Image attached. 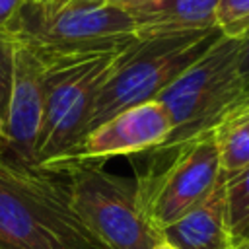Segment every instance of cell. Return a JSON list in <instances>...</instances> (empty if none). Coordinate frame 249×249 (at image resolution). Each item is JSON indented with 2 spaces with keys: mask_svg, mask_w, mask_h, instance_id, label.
<instances>
[{
  "mask_svg": "<svg viewBox=\"0 0 249 249\" xmlns=\"http://www.w3.org/2000/svg\"><path fill=\"white\" fill-rule=\"evenodd\" d=\"M0 249H105L72 210L66 179L0 152Z\"/></svg>",
  "mask_w": 249,
  "mask_h": 249,
  "instance_id": "1",
  "label": "cell"
},
{
  "mask_svg": "<svg viewBox=\"0 0 249 249\" xmlns=\"http://www.w3.org/2000/svg\"><path fill=\"white\" fill-rule=\"evenodd\" d=\"M134 163L136 202L161 233L198 206L224 179L214 130L177 144H160Z\"/></svg>",
  "mask_w": 249,
  "mask_h": 249,
  "instance_id": "2",
  "label": "cell"
},
{
  "mask_svg": "<svg viewBox=\"0 0 249 249\" xmlns=\"http://www.w3.org/2000/svg\"><path fill=\"white\" fill-rule=\"evenodd\" d=\"M220 37V29L214 27L138 39L121 53L117 66L93 103L86 132L128 107L154 101Z\"/></svg>",
  "mask_w": 249,
  "mask_h": 249,
  "instance_id": "3",
  "label": "cell"
},
{
  "mask_svg": "<svg viewBox=\"0 0 249 249\" xmlns=\"http://www.w3.org/2000/svg\"><path fill=\"white\" fill-rule=\"evenodd\" d=\"M43 58H86L126 51L138 41L132 16L111 2L70 0L35 14L25 6L8 25Z\"/></svg>",
  "mask_w": 249,
  "mask_h": 249,
  "instance_id": "4",
  "label": "cell"
},
{
  "mask_svg": "<svg viewBox=\"0 0 249 249\" xmlns=\"http://www.w3.org/2000/svg\"><path fill=\"white\" fill-rule=\"evenodd\" d=\"M245 93L239 39L222 35L156 97L171 121V134L163 144L185 142L212 130Z\"/></svg>",
  "mask_w": 249,
  "mask_h": 249,
  "instance_id": "5",
  "label": "cell"
},
{
  "mask_svg": "<svg viewBox=\"0 0 249 249\" xmlns=\"http://www.w3.org/2000/svg\"><path fill=\"white\" fill-rule=\"evenodd\" d=\"M121 53L86 58H43L47 66L45 109L33 167H43L64 156L84 136L93 103Z\"/></svg>",
  "mask_w": 249,
  "mask_h": 249,
  "instance_id": "6",
  "label": "cell"
},
{
  "mask_svg": "<svg viewBox=\"0 0 249 249\" xmlns=\"http://www.w3.org/2000/svg\"><path fill=\"white\" fill-rule=\"evenodd\" d=\"M72 210L105 249H154L161 233L136 202L134 183L103 167L80 163L64 173Z\"/></svg>",
  "mask_w": 249,
  "mask_h": 249,
  "instance_id": "7",
  "label": "cell"
},
{
  "mask_svg": "<svg viewBox=\"0 0 249 249\" xmlns=\"http://www.w3.org/2000/svg\"><path fill=\"white\" fill-rule=\"evenodd\" d=\"M171 134V121L160 101H146L128 107L115 117L88 130L64 156L39 169L64 173L80 163H103L115 156H138L160 144Z\"/></svg>",
  "mask_w": 249,
  "mask_h": 249,
  "instance_id": "8",
  "label": "cell"
},
{
  "mask_svg": "<svg viewBox=\"0 0 249 249\" xmlns=\"http://www.w3.org/2000/svg\"><path fill=\"white\" fill-rule=\"evenodd\" d=\"M45 72L43 56L16 35L8 109L2 126L8 136V156L27 165H35V144L45 109Z\"/></svg>",
  "mask_w": 249,
  "mask_h": 249,
  "instance_id": "9",
  "label": "cell"
},
{
  "mask_svg": "<svg viewBox=\"0 0 249 249\" xmlns=\"http://www.w3.org/2000/svg\"><path fill=\"white\" fill-rule=\"evenodd\" d=\"M161 237L177 249H237L228 222L224 179L198 206L161 230Z\"/></svg>",
  "mask_w": 249,
  "mask_h": 249,
  "instance_id": "10",
  "label": "cell"
},
{
  "mask_svg": "<svg viewBox=\"0 0 249 249\" xmlns=\"http://www.w3.org/2000/svg\"><path fill=\"white\" fill-rule=\"evenodd\" d=\"M220 0H152L124 8L138 31V39L214 29Z\"/></svg>",
  "mask_w": 249,
  "mask_h": 249,
  "instance_id": "11",
  "label": "cell"
},
{
  "mask_svg": "<svg viewBox=\"0 0 249 249\" xmlns=\"http://www.w3.org/2000/svg\"><path fill=\"white\" fill-rule=\"evenodd\" d=\"M222 177H233L249 167V105H235L212 128Z\"/></svg>",
  "mask_w": 249,
  "mask_h": 249,
  "instance_id": "12",
  "label": "cell"
},
{
  "mask_svg": "<svg viewBox=\"0 0 249 249\" xmlns=\"http://www.w3.org/2000/svg\"><path fill=\"white\" fill-rule=\"evenodd\" d=\"M224 187L230 230L239 245L249 237V167L224 179Z\"/></svg>",
  "mask_w": 249,
  "mask_h": 249,
  "instance_id": "13",
  "label": "cell"
},
{
  "mask_svg": "<svg viewBox=\"0 0 249 249\" xmlns=\"http://www.w3.org/2000/svg\"><path fill=\"white\" fill-rule=\"evenodd\" d=\"M216 25L222 35L241 39L249 33V0H220Z\"/></svg>",
  "mask_w": 249,
  "mask_h": 249,
  "instance_id": "14",
  "label": "cell"
},
{
  "mask_svg": "<svg viewBox=\"0 0 249 249\" xmlns=\"http://www.w3.org/2000/svg\"><path fill=\"white\" fill-rule=\"evenodd\" d=\"M16 35L8 27H0V124L4 123L12 82V62H14Z\"/></svg>",
  "mask_w": 249,
  "mask_h": 249,
  "instance_id": "15",
  "label": "cell"
},
{
  "mask_svg": "<svg viewBox=\"0 0 249 249\" xmlns=\"http://www.w3.org/2000/svg\"><path fill=\"white\" fill-rule=\"evenodd\" d=\"M27 0H0V27H8Z\"/></svg>",
  "mask_w": 249,
  "mask_h": 249,
  "instance_id": "16",
  "label": "cell"
},
{
  "mask_svg": "<svg viewBox=\"0 0 249 249\" xmlns=\"http://www.w3.org/2000/svg\"><path fill=\"white\" fill-rule=\"evenodd\" d=\"M239 74L249 91V33L239 39Z\"/></svg>",
  "mask_w": 249,
  "mask_h": 249,
  "instance_id": "17",
  "label": "cell"
},
{
  "mask_svg": "<svg viewBox=\"0 0 249 249\" xmlns=\"http://www.w3.org/2000/svg\"><path fill=\"white\" fill-rule=\"evenodd\" d=\"M66 2H70V0H27L25 8L35 14H47V12H53L60 6H64Z\"/></svg>",
  "mask_w": 249,
  "mask_h": 249,
  "instance_id": "18",
  "label": "cell"
},
{
  "mask_svg": "<svg viewBox=\"0 0 249 249\" xmlns=\"http://www.w3.org/2000/svg\"><path fill=\"white\" fill-rule=\"evenodd\" d=\"M115 6H121V8H132V6H140V4H146V2H152V0H107Z\"/></svg>",
  "mask_w": 249,
  "mask_h": 249,
  "instance_id": "19",
  "label": "cell"
},
{
  "mask_svg": "<svg viewBox=\"0 0 249 249\" xmlns=\"http://www.w3.org/2000/svg\"><path fill=\"white\" fill-rule=\"evenodd\" d=\"M0 152L8 154V136H6V130L2 124H0Z\"/></svg>",
  "mask_w": 249,
  "mask_h": 249,
  "instance_id": "20",
  "label": "cell"
},
{
  "mask_svg": "<svg viewBox=\"0 0 249 249\" xmlns=\"http://www.w3.org/2000/svg\"><path fill=\"white\" fill-rule=\"evenodd\" d=\"M154 249H177V247H173L169 241H165V239L161 237V239H160V241L154 245Z\"/></svg>",
  "mask_w": 249,
  "mask_h": 249,
  "instance_id": "21",
  "label": "cell"
},
{
  "mask_svg": "<svg viewBox=\"0 0 249 249\" xmlns=\"http://www.w3.org/2000/svg\"><path fill=\"white\" fill-rule=\"evenodd\" d=\"M237 249H249V239H247V241H241V243L237 245Z\"/></svg>",
  "mask_w": 249,
  "mask_h": 249,
  "instance_id": "22",
  "label": "cell"
},
{
  "mask_svg": "<svg viewBox=\"0 0 249 249\" xmlns=\"http://www.w3.org/2000/svg\"><path fill=\"white\" fill-rule=\"evenodd\" d=\"M243 101H249V91H247V93L241 97V101H239V103H243ZM239 103H237V105H239Z\"/></svg>",
  "mask_w": 249,
  "mask_h": 249,
  "instance_id": "23",
  "label": "cell"
},
{
  "mask_svg": "<svg viewBox=\"0 0 249 249\" xmlns=\"http://www.w3.org/2000/svg\"><path fill=\"white\" fill-rule=\"evenodd\" d=\"M95 2H107V0H95Z\"/></svg>",
  "mask_w": 249,
  "mask_h": 249,
  "instance_id": "24",
  "label": "cell"
},
{
  "mask_svg": "<svg viewBox=\"0 0 249 249\" xmlns=\"http://www.w3.org/2000/svg\"><path fill=\"white\" fill-rule=\"evenodd\" d=\"M243 105H249V101H243Z\"/></svg>",
  "mask_w": 249,
  "mask_h": 249,
  "instance_id": "25",
  "label": "cell"
},
{
  "mask_svg": "<svg viewBox=\"0 0 249 249\" xmlns=\"http://www.w3.org/2000/svg\"><path fill=\"white\" fill-rule=\"evenodd\" d=\"M247 239H249V237H247ZM247 239H245V241H247Z\"/></svg>",
  "mask_w": 249,
  "mask_h": 249,
  "instance_id": "26",
  "label": "cell"
}]
</instances>
